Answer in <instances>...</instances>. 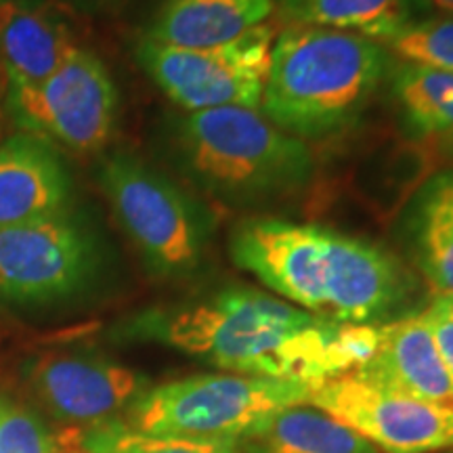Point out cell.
Returning <instances> with one entry per match:
<instances>
[{
	"label": "cell",
	"instance_id": "6da1fadb",
	"mask_svg": "<svg viewBox=\"0 0 453 453\" xmlns=\"http://www.w3.org/2000/svg\"><path fill=\"white\" fill-rule=\"evenodd\" d=\"M130 332L242 376L317 382L365 365L380 326L334 324L269 294L229 288L141 315Z\"/></svg>",
	"mask_w": 453,
	"mask_h": 453
},
{
	"label": "cell",
	"instance_id": "7a4b0ae2",
	"mask_svg": "<svg viewBox=\"0 0 453 453\" xmlns=\"http://www.w3.org/2000/svg\"><path fill=\"white\" fill-rule=\"evenodd\" d=\"M231 258L294 307L334 324L372 326L413 292L395 254L321 225L248 219L231 235Z\"/></svg>",
	"mask_w": 453,
	"mask_h": 453
},
{
	"label": "cell",
	"instance_id": "3957f363",
	"mask_svg": "<svg viewBox=\"0 0 453 453\" xmlns=\"http://www.w3.org/2000/svg\"><path fill=\"white\" fill-rule=\"evenodd\" d=\"M388 50L353 32L286 26L275 36L260 111L300 141L353 127L384 81Z\"/></svg>",
	"mask_w": 453,
	"mask_h": 453
},
{
	"label": "cell",
	"instance_id": "277c9868",
	"mask_svg": "<svg viewBox=\"0 0 453 453\" xmlns=\"http://www.w3.org/2000/svg\"><path fill=\"white\" fill-rule=\"evenodd\" d=\"M180 162L203 191L229 203L296 194L313 177L304 141L283 133L260 110L189 111L177 127Z\"/></svg>",
	"mask_w": 453,
	"mask_h": 453
},
{
	"label": "cell",
	"instance_id": "5b68a950",
	"mask_svg": "<svg viewBox=\"0 0 453 453\" xmlns=\"http://www.w3.org/2000/svg\"><path fill=\"white\" fill-rule=\"evenodd\" d=\"M311 382L242 373H197L150 387L127 411L141 434L235 443L283 410L307 405Z\"/></svg>",
	"mask_w": 453,
	"mask_h": 453
},
{
	"label": "cell",
	"instance_id": "8992f818",
	"mask_svg": "<svg viewBox=\"0 0 453 453\" xmlns=\"http://www.w3.org/2000/svg\"><path fill=\"white\" fill-rule=\"evenodd\" d=\"M116 219L151 271L180 275L200 265L211 237L203 208L139 157L111 154L99 168Z\"/></svg>",
	"mask_w": 453,
	"mask_h": 453
},
{
	"label": "cell",
	"instance_id": "52a82bcc",
	"mask_svg": "<svg viewBox=\"0 0 453 453\" xmlns=\"http://www.w3.org/2000/svg\"><path fill=\"white\" fill-rule=\"evenodd\" d=\"M275 36L269 21L208 49L168 47L143 36L137 59L157 88L187 113L220 107L260 110Z\"/></svg>",
	"mask_w": 453,
	"mask_h": 453
},
{
	"label": "cell",
	"instance_id": "ba28073f",
	"mask_svg": "<svg viewBox=\"0 0 453 453\" xmlns=\"http://www.w3.org/2000/svg\"><path fill=\"white\" fill-rule=\"evenodd\" d=\"M7 105L24 133L64 145L73 154H95L116 128L118 90L93 50L73 47L42 82L9 87Z\"/></svg>",
	"mask_w": 453,
	"mask_h": 453
},
{
	"label": "cell",
	"instance_id": "9c48e42d",
	"mask_svg": "<svg viewBox=\"0 0 453 453\" xmlns=\"http://www.w3.org/2000/svg\"><path fill=\"white\" fill-rule=\"evenodd\" d=\"M307 405L384 453H430L453 447V405H434L350 372L311 382Z\"/></svg>",
	"mask_w": 453,
	"mask_h": 453
},
{
	"label": "cell",
	"instance_id": "30bf717a",
	"mask_svg": "<svg viewBox=\"0 0 453 453\" xmlns=\"http://www.w3.org/2000/svg\"><path fill=\"white\" fill-rule=\"evenodd\" d=\"M95 267V243L65 212L0 229V300L19 304L72 296Z\"/></svg>",
	"mask_w": 453,
	"mask_h": 453
},
{
	"label": "cell",
	"instance_id": "8fae6325",
	"mask_svg": "<svg viewBox=\"0 0 453 453\" xmlns=\"http://www.w3.org/2000/svg\"><path fill=\"white\" fill-rule=\"evenodd\" d=\"M24 373L57 420L88 426L116 420L150 388L143 373L93 350H49L34 357Z\"/></svg>",
	"mask_w": 453,
	"mask_h": 453
},
{
	"label": "cell",
	"instance_id": "7c38bea8",
	"mask_svg": "<svg viewBox=\"0 0 453 453\" xmlns=\"http://www.w3.org/2000/svg\"><path fill=\"white\" fill-rule=\"evenodd\" d=\"M355 373L434 405H453V376L422 313L380 326L378 347Z\"/></svg>",
	"mask_w": 453,
	"mask_h": 453
},
{
	"label": "cell",
	"instance_id": "4fadbf2b",
	"mask_svg": "<svg viewBox=\"0 0 453 453\" xmlns=\"http://www.w3.org/2000/svg\"><path fill=\"white\" fill-rule=\"evenodd\" d=\"M70 174L47 139L17 133L0 145V229L65 212Z\"/></svg>",
	"mask_w": 453,
	"mask_h": 453
},
{
	"label": "cell",
	"instance_id": "5bb4252c",
	"mask_svg": "<svg viewBox=\"0 0 453 453\" xmlns=\"http://www.w3.org/2000/svg\"><path fill=\"white\" fill-rule=\"evenodd\" d=\"M73 47L65 26L36 0H0V64L9 87L42 82Z\"/></svg>",
	"mask_w": 453,
	"mask_h": 453
},
{
	"label": "cell",
	"instance_id": "9a60e30c",
	"mask_svg": "<svg viewBox=\"0 0 453 453\" xmlns=\"http://www.w3.org/2000/svg\"><path fill=\"white\" fill-rule=\"evenodd\" d=\"M273 0H164L145 38L179 49L226 44L267 24Z\"/></svg>",
	"mask_w": 453,
	"mask_h": 453
},
{
	"label": "cell",
	"instance_id": "2e32d148",
	"mask_svg": "<svg viewBox=\"0 0 453 453\" xmlns=\"http://www.w3.org/2000/svg\"><path fill=\"white\" fill-rule=\"evenodd\" d=\"M286 26L353 32L380 44L416 21L413 0H273Z\"/></svg>",
	"mask_w": 453,
	"mask_h": 453
},
{
	"label": "cell",
	"instance_id": "e0dca14e",
	"mask_svg": "<svg viewBox=\"0 0 453 453\" xmlns=\"http://www.w3.org/2000/svg\"><path fill=\"white\" fill-rule=\"evenodd\" d=\"M418 267L434 294H453V168L416 196L407 220Z\"/></svg>",
	"mask_w": 453,
	"mask_h": 453
},
{
	"label": "cell",
	"instance_id": "ac0fdd59",
	"mask_svg": "<svg viewBox=\"0 0 453 453\" xmlns=\"http://www.w3.org/2000/svg\"><path fill=\"white\" fill-rule=\"evenodd\" d=\"M248 439L250 453H380L370 441L311 405L280 411Z\"/></svg>",
	"mask_w": 453,
	"mask_h": 453
},
{
	"label": "cell",
	"instance_id": "d6986e66",
	"mask_svg": "<svg viewBox=\"0 0 453 453\" xmlns=\"http://www.w3.org/2000/svg\"><path fill=\"white\" fill-rule=\"evenodd\" d=\"M395 97L407 127L422 137H453V73L405 64L395 76Z\"/></svg>",
	"mask_w": 453,
	"mask_h": 453
},
{
	"label": "cell",
	"instance_id": "ffe728a7",
	"mask_svg": "<svg viewBox=\"0 0 453 453\" xmlns=\"http://www.w3.org/2000/svg\"><path fill=\"white\" fill-rule=\"evenodd\" d=\"M84 453H237L235 443L223 441H183L141 434L124 420L90 426L82 441Z\"/></svg>",
	"mask_w": 453,
	"mask_h": 453
},
{
	"label": "cell",
	"instance_id": "44dd1931",
	"mask_svg": "<svg viewBox=\"0 0 453 453\" xmlns=\"http://www.w3.org/2000/svg\"><path fill=\"white\" fill-rule=\"evenodd\" d=\"M407 64L453 73V15L416 19L387 42Z\"/></svg>",
	"mask_w": 453,
	"mask_h": 453
},
{
	"label": "cell",
	"instance_id": "7402d4cb",
	"mask_svg": "<svg viewBox=\"0 0 453 453\" xmlns=\"http://www.w3.org/2000/svg\"><path fill=\"white\" fill-rule=\"evenodd\" d=\"M57 441L36 413L4 401L0 407V453H57Z\"/></svg>",
	"mask_w": 453,
	"mask_h": 453
},
{
	"label": "cell",
	"instance_id": "603a6c76",
	"mask_svg": "<svg viewBox=\"0 0 453 453\" xmlns=\"http://www.w3.org/2000/svg\"><path fill=\"white\" fill-rule=\"evenodd\" d=\"M422 317L428 324L430 332H433L434 340H437V347L453 376V315L443 313V311L434 309L433 304H430V307L422 313Z\"/></svg>",
	"mask_w": 453,
	"mask_h": 453
},
{
	"label": "cell",
	"instance_id": "cb8c5ba5",
	"mask_svg": "<svg viewBox=\"0 0 453 453\" xmlns=\"http://www.w3.org/2000/svg\"><path fill=\"white\" fill-rule=\"evenodd\" d=\"M430 304H433L434 309L443 311V313L453 315V294H439Z\"/></svg>",
	"mask_w": 453,
	"mask_h": 453
},
{
	"label": "cell",
	"instance_id": "d4e9b609",
	"mask_svg": "<svg viewBox=\"0 0 453 453\" xmlns=\"http://www.w3.org/2000/svg\"><path fill=\"white\" fill-rule=\"evenodd\" d=\"M434 7L443 11V13H451L453 15V0H430Z\"/></svg>",
	"mask_w": 453,
	"mask_h": 453
},
{
	"label": "cell",
	"instance_id": "484cf974",
	"mask_svg": "<svg viewBox=\"0 0 453 453\" xmlns=\"http://www.w3.org/2000/svg\"><path fill=\"white\" fill-rule=\"evenodd\" d=\"M4 401H7V396H3V395H0V407L4 405Z\"/></svg>",
	"mask_w": 453,
	"mask_h": 453
}]
</instances>
